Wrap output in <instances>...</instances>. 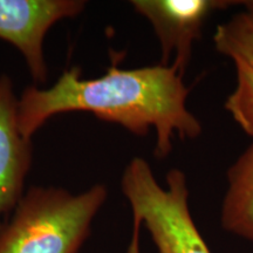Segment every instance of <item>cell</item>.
Instances as JSON below:
<instances>
[{"label": "cell", "instance_id": "cell-6", "mask_svg": "<svg viewBox=\"0 0 253 253\" xmlns=\"http://www.w3.org/2000/svg\"><path fill=\"white\" fill-rule=\"evenodd\" d=\"M32 164L31 140L18 125V97L8 75H0V230L25 194Z\"/></svg>", "mask_w": 253, "mask_h": 253}, {"label": "cell", "instance_id": "cell-2", "mask_svg": "<svg viewBox=\"0 0 253 253\" xmlns=\"http://www.w3.org/2000/svg\"><path fill=\"white\" fill-rule=\"evenodd\" d=\"M106 198L103 184L80 194L32 186L0 230V253H78Z\"/></svg>", "mask_w": 253, "mask_h": 253}, {"label": "cell", "instance_id": "cell-5", "mask_svg": "<svg viewBox=\"0 0 253 253\" xmlns=\"http://www.w3.org/2000/svg\"><path fill=\"white\" fill-rule=\"evenodd\" d=\"M237 1L226 0H132L130 4L153 26L161 45L160 65H171L183 78L190 59L194 41L201 36L207 19L217 9Z\"/></svg>", "mask_w": 253, "mask_h": 253}, {"label": "cell", "instance_id": "cell-4", "mask_svg": "<svg viewBox=\"0 0 253 253\" xmlns=\"http://www.w3.org/2000/svg\"><path fill=\"white\" fill-rule=\"evenodd\" d=\"M86 5L82 0H0V39L21 53L37 84L48 79L43 42L50 27L78 17Z\"/></svg>", "mask_w": 253, "mask_h": 253}, {"label": "cell", "instance_id": "cell-8", "mask_svg": "<svg viewBox=\"0 0 253 253\" xmlns=\"http://www.w3.org/2000/svg\"><path fill=\"white\" fill-rule=\"evenodd\" d=\"M242 4L244 11L217 27L213 42L218 52L235 63H244L253 68V0Z\"/></svg>", "mask_w": 253, "mask_h": 253}, {"label": "cell", "instance_id": "cell-9", "mask_svg": "<svg viewBox=\"0 0 253 253\" xmlns=\"http://www.w3.org/2000/svg\"><path fill=\"white\" fill-rule=\"evenodd\" d=\"M237 86L227 97L225 109L246 134L253 137V68L236 62Z\"/></svg>", "mask_w": 253, "mask_h": 253}, {"label": "cell", "instance_id": "cell-7", "mask_svg": "<svg viewBox=\"0 0 253 253\" xmlns=\"http://www.w3.org/2000/svg\"><path fill=\"white\" fill-rule=\"evenodd\" d=\"M227 181L221 225L227 232L253 242V143L230 168Z\"/></svg>", "mask_w": 253, "mask_h": 253}, {"label": "cell", "instance_id": "cell-1", "mask_svg": "<svg viewBox=\"0 0 253 253\" xmlns=\"http://www.w3.org/2000/svg\"><path fill=\"white\" fill-rule=\"evenodd\" d=\"M188 94L172 65L122 69L114 63L96 79H84L80 68L72 67L52 87L25 88L18 99V125L31 140L53 116L88 112L136 136H145L154 128L155 156L163 158L171 153L175 134L197 138L202 132L201 122L186 106Z\"/></svg>", "mask_w": 253, "mask_h": 253}, {"label": "cell", "instance_id": "cell-3", "mask_svg": "<svg viewBox=\"0 0 253 253\" xmlns=\"http://www.w3.org/2000/svg\"><path fill=\"white\" fill-rule=\"evenodd\" d=\"M166 179L164 189L141 157L132 158L122 173L121 189L130 204L135 223L129 253H138L141 224L149 231L157 253H211L190 212L185 175L172 169Z\"/></svg>", "mask_w": 253, "mask_h": 253}]
</instances>
